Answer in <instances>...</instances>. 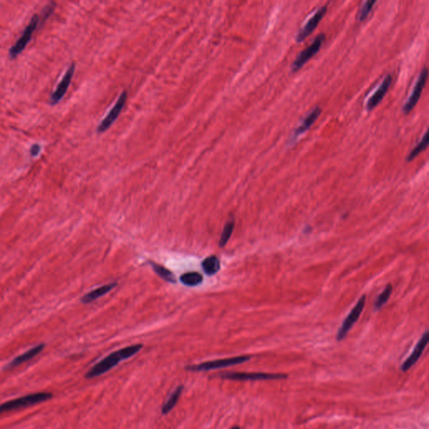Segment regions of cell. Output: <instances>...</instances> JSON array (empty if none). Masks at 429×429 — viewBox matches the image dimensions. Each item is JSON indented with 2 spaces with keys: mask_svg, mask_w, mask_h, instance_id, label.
<instances>
[{
  "mask_svg": "<svg viewBox=\"0 0 429 429\" xmlns=\"http://www.w3.org/2000/svg\"><path fill=\"white\" fill-rule=\"evenodd\" d=\"M142 348H143V345L137 344L113 352L111 354H108V356L103 358V360H100L99 362L97 363L94 366H92V368L86 372L85 377L87 379L99 377L101 375L114 368V366L119 364L122 360H127L128 358L133 356L134 354L140 351Z\"/></svg>",
  "mask_w": 429,
  "mask_h": 429,
  "instance_id": "6da1fadb",
  "label": "cell"
},
{
  "mask_svg": "<svg viewBox=\"0 0 429 429\" xmlns=\"http://www.w3.org/2000/svg\"><path fill=\"white\" fill-rule=\"evenodd\" d=\"M51 397H52V394L49 392H37V393L30 394L22 397L14 399L11 401H6L3 404H0V414L8 413L23 407L39 404L43 401L50 400Z\"/></svg>",
  "mask_w": 429,
  "mask_h": 429,
  "instance_id": "7a4b0ae2",
  "label": "cell"
},
{
  "mask_svg": "<svg viewBox=\"0 0 429 429\" xmlns=\"http://www.w3.org/2000/svg\"><path fill=\"white\" fill-rule=\"evenodd\" d=\"M251 359L249 355H241L235 357L226 358V359H220V360H211L206 362L200 363L197 365L186 366V371H207L216 369L225 368L228 366H235L239 364L246 362Z\"/></svg>",
  "mask_w": 429,
  "mask_h": 429,
  "instance_id": "3957f363",
  "label": "cell"
},
{
  "mask_svg": "<svg viewBox=\"0 0 429 429\" xmlns=\"http://www.w3.org/2000/svg\"><path fill=\"white\" fill-rule=\"evenodd\" d=\"M39 22H40V18L38 14H35L32 16L29 25L26 26V28L23 32L22 36H20L16 43L10 48L9 52H8L10 58H15L16 56L20 55V53L22 52L23 50H25L27 44L31 41L34 32L38 27Z\"/></svg>",
  "mask_w": 429,
  "mask_h": 429,
  "instance_id": "277c9868",
  "label": "cell"
},
{
  "mask_svg": "<svg viewBox=\"0 0 429 429\" xmlns=\"http://www.w3.org/2000/svg\"><path fill=\"white\" fill-rule=\"evenodd\" d=\"M324 39H325L324 34H319L318 36H316V38L313 39L312 44L309 45L305 50L299 53V56H297L296 59L292 63L291 65L292 72H295L299 71V69H301L305 64L310 61V59L312 58L313 56H315L318 50H320Z\"/></svg>",
  "mask_w": 429,
  "mask_h": 429,
  "instance_id": "5b68a950",
  "label": "cell"
},
{
  "mask_svg": "<svg viewBox=\"0 0 429 429\" xmlns=\"http://www.w3.org/2000/svg\"><path fill=\"white\" fill-rule=\"evenodd\" d=\"M223 379L234 381H266V380L285 379L284 374L263 373V372H227L222 374Z\"/></svg>",
  "mask_w": 429,
  "mask_h": 429,
  "instance_id": "8992f818",
  "label": "cell"
},
{
  "mask_svg": "<svg viewBox=\"0 0 429 429\" xmlns=\"http://www.w3.org/2000/svg\"><path fill=\"white\" fill-rule=\"evenodd\" d=\"M366 305V295H362L360 297V299L358 300L356 305L353 308V310L351 311L349 315L346 317L345 321L341 325V329L338 331L337 336L336 339L337 341H341L344 340V338L346 337L350 330L351 329L354 323L357 321L358 318L360 317V314L362 313L364 307Z\"/></svg>",
  "mask_w": 429,
  "mask_h": 429,
  "instance_id": "52a82bcc",
  "label": "cell"
},
{
  "mask_svg": "<svg viewBox=\"0 0 429 429\" xmlns=\"http://www.w3.org/2000/svg\"><path fill=\"white\" fill-rule=\"evenodd\" d=\"M127 92L126 90L122 91V93L120 94L118 99L116 103L114 104V107L112 108L111 110L109 111L108 115L104 117V119L101 122L98 127H97V131L99 133H103L105 131L108 130L109 127H111L112 125L114 124V122L116 121L117 118L121 114L125 103L127 102Z\"/></svg>",
  "mask_w": 429,
  "mask_h": 429,
  "instance_id": "ba28073f",
  "label": "cell"
},
{
  "mask_svg": "<svg viewBox=\"0 0 429 429\" xmlns=\"http://www.w3.org/2000/svg\"><path fill=\"white\" fill-rule=\"evenodd\" d=\"M427 78H428V69L424 68V69L422 70V72L418 76L413 91L411 92L410 97L407 98V102L403 105V108H402L403 114H409L410 112L414 108L416 104L418 103V100L421 97L422 91L424 90V86L426 84Z\"/></svg>",
  "mask_w": 429,
  "mask_h": 429,
  "instance_id": "9c48e42d",
  "label": "cell"
},
{
  "mask_svg": "<svg viewBox=\"0 0 429 429\" xmlns=\"http://www.w3.org/2000/svg\"><path fill=\"white\" fill-rule=\"evenodd\" d=\"M326 11L327 6H323V7L318 8L315 13L310 17V20H308L306 24L299 30V32L297 34L295 39L298 43L304 41L308 36H310V34H312V32L317 27V25H318V23L320 22L322 18L324 16Z\"/></svg>",
  "mask_w": 429,
  "mask_h": 429,
  "instance_id": "30bf717a",
  "label": "cell"
},
{
  "mask_svg": "<svg viewBox=\"0 0 429 429\" xmlns=\"http://www.w3.org/2000/svg\"><path fill=\"white\" fill-rule=\"evenodd\" d=\"M75 69V63L72 62L71 66L68 67V69L67 70L63 78L61 79V82L58 84L56 90L52 92V94L50 96V103L51 105H55L56 103H58L67 93L70 84L72 82V79L74 75Z\"/></svg>",
  "mask_w": 429,
  "mask_h": 429,
  "instance_id": "8fae6325",
  "label": "cell"
},
{
  "mask_svg": "<svg viewBox=\"0 0 429 429\" xmlns=\"http://www.w3.org/2000/svg\"><path fill=\"white\" fill-rule=\"evenodd\" d=\"M428 343H429V332L426 331L418 341L417 346L413 350V351L412 352V354H410V356L407 357V360L402 363V365L401 366V371H407L409 369H411L412 366L415 365L416 362L419 360V358L421 357L422 354L426 348Z\"/></svg>",
  "mask_w": 429,
  "mask_h": 429,
  "instance_id": "7c38bea8",
  "label": "cell"
},
{
  "mask_svg": "<svg viewBox=\"0 0 429 429\" xmlns=\"http://www.w3.org/2000/svg\"><path fill=\"white\" fill-rule=\"evenodd\" d=\"M391 80H392L391 76H387L384 78L382 84L380 85L379 87L377 89V91L374 92L373 94L371 95V97L367 100L366 109L368 111H371L374 109L381 103V101L383 99V97H385V95L387 94V92L389 90V87L391 84Z\"/></svg>",
  "mask_w": 429,
  "mask_h": 429,
  "instance_id": "4fadbf2b",
  "label": "cell"
},
{
  "mask_svg": "<svg viewBox=\"0 0 429 429\" xmlns=\"http://www.w3.org/2000/svg\"><path fill=\"white\" fill-rule=\"evenodd\" d=\"M320 114H321V109L320 108H318V107L313 108V110L307 114V116L305 117V118L302 120V122H300V124L296 127V129L294 130V133H293V138L295 139L299 136L302 135L303 133L309 130L311 126L316 122V120L318 119Z\"/></svg>",
  "mask_w": 429,
  "mask_h": 429,
  "instance_id": "5bb4252c",
  "label": "cell"
},
{
  "mask_svg": "<svg viewBox=\"0 0 429 429\" xmlns=\"http://www.w3.org/2000/svg\"><path fill=\"white\" fill-rule=\"evenodd\" d=\"M44 344H40V345H38L36 347H33L32 349L29 350L28 351L25 352L24 354H20L19 356H17L16 358H14V360H12L11 362L9 363L8 366H7V368L15 367V366L20 365V364H23V363L31 360L32 358L35 357L37 354L40 353L44 350Z\"/></svg>",
  "mask_w": 429,
  "mask_h": 429,
  "instance_id": "9a60e30c",
  "label": "cell"
},
{
  "mask_svg": "<svg viewBox=\"0 0 429 429\" xmlns=\"http://www.w3.org/2000/svg\"><path fill=\"white\" fill-rule=\"evenodd\" d=\"M116 286V282H114V283H109V284H107V285L102 286V287L96 288L94 290L89 292L88 294H85L81 298V301L85 303V304L92 302V301H94L96 299H99L100 297L103 296V295L108 294V292H110L112 289H114Z\"/></svg>",
  "mask_w": 429,
  "mask_h": 429,
  "instance_id": "2e32d148",
  "label": "cell"
},
{
  "mask_svg": "<svg viewBox=\"0 0 429 429\" xmlns=\"http://www.w3.org/2000/svg\"><path fill=\"white\" fill-rule=\"evenodd\" d=\"M184 386L180 385L175 388V390L172 392L171 395L169 396V399L165 401V403H163L161 408V413L163 415H166L169 412H171L173 408L177 404L178 401L180 399L181 394L183 392Z\"/></svg>",
  "mask_w": 429,
  "mask_h": 429,
  "instance_id": "e0dca14e",
  "label": "cell"
},
{
  "mask_svg": "<svg viewBox=\"0 0 429 429\" xmlns=\"http://www.w3.org/2000/svg\"><path fill=\"white\" fill-rule=\"evenodd\" d=\"M221 263L216 256H210L202 262V269L207 275L216 274L220 270Z\"/></svg>",
  "mask_w": 429,
  "mask_h": 429,
  "instance_id": "ac0fdd59",
  "label": "cell"
},
{
  "mask_svg": "<svg viewBox=\"0 0 429 429\" xmlns=\"http://www.w3.org/2000/svg\"><path fill=\"white\" fill-rule=\"evenodd\" d=\"M180 281L185 285L193 287V286L199 285L203 282V276L196 272H190L184 273L180 277Z\"/></svg>",
  "mask_w": 429,
  "mask_h": 429,
  "instance_id": "d6986e66",
  "label": "cell"
},
{
  "mask_svg": "<svg viewBox=\"0 0 429 429\" xmlns=\"http://www.w3.org/2000/svg\"><path fill=\"white\" fill-rule=\"evenodd\" d=\"M428 144H429V140H428V131L425 132L424 133V135L423 136V138L420 139V141L418 143L417 145H416L415 147L413 148L412 151L408 154L407 157V162H410V161L413 160L414 158L418 156L422 151H424V150H426V148L428 147Z\"/></svg>",
  "mask_w": 429,
  "mask_h": 429,
  "instance_id": "ffe728a7",
  "label": "cell"
},
{
  "mask_svg": "<svg viewBox=\"0 0 429 429\" xmlns=\"http://www.w3.org/2000/svg\"><path fill=\"white\" fill-rule=\"evenodd\" d=\"M150 263H151V265H152L154 271H155V273L159 276V277H162L163 279L166 280L167 282H176V278H175V274H174L171 271H169V269H167L166 268L161 266V265L157 264V263H153V262H151Z\"/></svg>",
  "mask_w": 429,
  "mask_h": 429,
  "instance_id": "44dd1931",
  "label": "cell"
},
{
  "mask_svg": "<svg viewBox=\"0 0 429 429\" xmlns=\"http://www.w3.org/2000/svg\"><path fill=\"white\" fill-rule=\"evenodd\" d=\"M234 226H235V223H234L233 220H231L229 222H227V224L225 225L224 229H223L222 235H221V239L219 241L220 246H224L227 245V241H229L231 235L233 234Z\"/></svg>",
  "mask_w": 429,
  "mask_h": 429,
  "instance_id": "7402d4cb",
  "label": "cell"
},
{
  "mask_svg": "<svg viewBox=\"0 0 429 429\" xmlns=\"http://www.w3.org/2000/svg\"><path fill=\"white\" fill-rule=\"evenodd\" d=\"M391 293H392V286L388 284L385 289L377 298V301L375 303V307L377 309H381L386 303L388 302Z\"/></svg>",
  "mask_w": 429,
  "mask_h": 429,
  "instance_id": "603a6c76",
  "label": "cell"
},
{
  "mask_svg": "<svg viewBox=\"0 0 429 429\" xmlns=\"http://www.w3.org/2000/svg\"><path fill=\"white\" fill-rule=\"evenodd\" d=\"M376 3V1H366L363 3L361 8H360L359 14H358V19L360 21H364L366 18L368 17L369 14L371 13V9L373 8V5Z\"/></svg>",
  "mask_w": 429,
  "mask_h": 429,
  "instance_id": "cb8c5ba5",
  "label": "cell"
},
{
  "mask_svg": "<svg viewBox=\"0 0 429 429\" xmlns=\"http://www.w3.org/2000/svg\"><path fill=\"white\" fill-rule=\"evenodd\" d=\"M40 150H41V147H40L39 144H33L31 147V150H30L31 156H33V157L37 156V155H39V152H40Z\"/></svg>",
  "mask_w": 429,
  "mask_h": 429,
  "instance_id": "d4e9b609",
  "label": "cell"
},
{
  "mask_svg": "<svg viewBox=\"0 0 429 429\" xmlns=\"http://www.w3.org/2000/svg\"><path fill=\"white\" fill-rule=\"evenodd\" d=\"M240 429V427H238V426L233 427V428H232V429Z\"/></svg>",
  "mask_w": 429,
  "mask_h": 429,
  "instance_id": "484cf974",
  "label": "cell"
}]
</instances>
